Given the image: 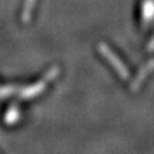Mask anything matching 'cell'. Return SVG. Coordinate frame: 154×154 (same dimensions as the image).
<instances>
[{
    "instance_id": "obj_1",
    "label": "cell",
    "mask_w": 154,
    "mask_h": 154,
    "mask_svg": "<svg viewBox=\"0 0 154 154\" xmlns=\"http://www.w3.org/2000/svg\"><path fill=\"white\" fill-rule=\"evenodd\" d=\"M100 51H101V54L110 62V64L117 69V72L120 74V76L122 78H128V75H129V72H128V69L125 68V66L122 63V61L117 57V55L115 54H113V51L108 48V45H106V44H103V43H101L100 44Z\"/></svg>"
},
{
    "instance_id": "obj_2",
    "label": "cell",
    "mask_w": 154,
    "mask_h": 154,
    "mask_svg": "<svg viewBox=\"0 0 154 154\" xmlns=\"http://www.w3.org/2000/svg\"><path fill=\"white\" fill-rule=\"evenodd\" d=\"M154 18V0H144L142 3V20L152 21Z\"/></svg>"
}]
</instances>
